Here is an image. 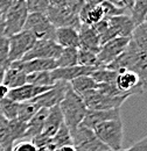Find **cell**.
<instances>
[{
  "label": "cell",
  "mask_w": 147,
  "mask_h": 151,
  "mask_svg": "<svg viewBox=\"0 0 147 151\" xmlns=\"http://www.w3.org/2000/svg\"><path fill=\"white\" fill-rule=\"evenodd\" d=\"M105 68L117 72L132 71L137 73L143 91H147V54L141 51L132 40L127 48Z\"/></svg>",
  "instance_id": "obj_1"
},
{
  "label": "cell",
  "mask_w": 147,
  "mask_h": 151,
  "mask_svg": "<svg viewBox=\"0 0 147 151\" xmlns=\"http://www.w3.org/2000/svg\"><path fill=\"white\" fill-rule=\"evenodd\" d=\"M58 107L63 116V122L69 128V130H74L75 128H77L82 123L88 112L83 99L78 94H76L71 90V87H69L65 92V95Z\"/></svg>",
  "instance_id": "obj_2"
},
{
  "label": "cell",
  "mask_w": 147,
  "mask_h": 151,
  "mask_svg": "<svg viewBox=\"0 0 147 151\" xmlns=\"http://www.w3.org/2000/svg\"><path fill=\"white\" fill-rule=\"evenodd\" d=\"M93 132L99 138V141L109 148V150H123L124 126L122 119L103 122L93 129Z\"/></svg>",
  "instance_id": "obj_3"
},
{
  "label": "cell",
  "mask_w": 147,
  "mask_h": 151,
  "mask_svg": "<svg viewBox=\"0 0 147 151\" xmlns=\"http://www.w3.org/2000/svg\"><path fill=\"white\" fill-rule=\"evenodd\" d=\"M28 14L29 12L27 8L26 0H18L17 4L13 5L5 14L4 36L11 37L20 32H22Z\"/></svg>",
  "instance_id": "obj_4"
},
{
  "label": "cell",
  "mask_w": 147,
  "mask_h": 151,
  "mask_svg": "<svg viewBox=\"0 0 147 151\" xmlns=\"http://www.w3.org/2000/svg\"><path fill=\"white\" fill-rule=\"evenodd\" d=\"M130 95L122 96H108L100 94L97 90H91L82 95L83 102L89 111H110L120 109V106L125 102Z\"/></svg>",
  "instance_id": "obj_5"
},
{
  "label": "cell",
  "mask_w": 147,
  "mask_h": 151,
  "mask_svg": "<svg viewBox=\"0 0 147 151\" xmlns=\"http://www.w3.org/2000/svg\"><path fill=\"white\" fill-rule=\"evenodd\" d=\"M73 147L76 151H106L109 148L103 144L96 136L93 130L79 124L74 130H70Z\"/></svg>",
  "instance_id": "obj_6"
},
{
  "label": "cell",
  "mask_w": 147,
  "mask_h": 151,
  "mask_svg": "<svg viewBox=\"0 0 147 151\" xmlns=\"http://www.w3.org/2000/svg\"><path fill=\"white\" fill-rule=\"evenodd\" d=\"M23 30L29 32L36 41L40 40L55 41L56 28L50 23L46 14L29 13L26 20V23L23 26Z\"/></svg>",
  "instance_id": "obj_7"
},
{
  "label": "cell",
  "mask_w": 147,
  "mask_h": 151,
  "mask_svg": "<svg viewBox=\"0 0 147 151\" xmlns=\"http://www.w3.org/2000/svg\"><path fill=\"white\" fill-rule=\"evenodd\" d=\"M8 38V58L9 62L22 60L23 56L33 48L36 40L26 30H22L18 34Z\"/></svg>",
  "instance_id": "obj_8"
},
{
  "label": "cell",
  "mask_w": 147,
  "mask_h": 151,
  "mask_svg": "<svg viewBox=\"0 0 147 151\" xmlns=\"http://www.w3.org/2000/svg\"><path fill=\"white\" fill-rule=\"evenodd\" d=\"M131 38L116 37L100 45L99 51L97 52L98 68H105L112 60H114L129 45Z\"/></svg>",
  "instance_id": "obj_9"
},
{
  "label": "cell",
  "mask_w": 147,
  "mask_h": 151,
  "mask_svg": "<svg viewBox=\"0 0 147 151\" xmlns=\"http://www.w3.org/2000/svg\"><path fill=\"white\" fill-rule=\"evenodd\" d=\"M46 17L50 21V23L55 28H62V27H73L78 30L81 22L78 19V14L74 13L73 11L64 6V7H54L49 6Z\"/></svg>",
  "instance_id": "obj_10"
},
{
  "label": "cell",
  "mask_w": 147,
  "mask_h": 151,
  "mask_svg": "<svg viewBox=\"0 0 147 151\" xmlns=\"http://www.w3.org/2000/svg\"><path fill=\"white\" fill-rule=\"evenodd\" d=\"M69 87H70V84L67 81H56L50 90L40 94L32 101H34L40 108L49 109L61 104V101L63 100L65 92L68 91Z\"/></svg>",
  "instance_id": "obj_11"
},
{
  "label": "cell",
  "mask_w": 147,
  "mask_h": 151,
  "mask_svg": "<svg viewBox=\"0 0 147 151\" xmlns=\"http://www.w3.org/2000/svg\"><path fill=\"white\" fill-rule=\"evenodd\" d=\"M62 48L52 40H40L36 41L33 48L23 56L22 60H31V59H56L60 56Z\"/></svg>",
  "instance_id": "obj_12"
},
{
  "label": "cell",
  "mask_w": 147,
  "mask_h": 151,
  "mask_svg": "<svg viewBox=\"0 0 147 151\" xmlns=\"http://www.w3.org/2000/svg\"><path fill=\"white\" fill-rule=\"evenodd\" d=\"M116 86L124 94H140L143 93V87L139 81V77L132 71H122L118 72L116 79Z\"/></svg>",
  "instance_id": "obj_13"
},
{
  "label": "cell",
  "mask_w": 147,
  "mask_h": 151,
  "mask_svg": "<svg viewBox=\"0 0 147 151\" xmlns=\"http://www.w3.org/2000/svg\"><path fill=\"white\" fill-rule=\"evenodd\" d=\"M98 68L96 66H81L75 65L70 68H56L52 71V77L54 81H67L70 83L71 80L82 77V76H90Z\"/></svg>",
  "instance_id": "obj_14"
},
{
  "label": "cell",
  "mask_w": 147,
  "mask_h": 151,
  "mask_svg": "<svg viewBox=\"0 0 147 151\" xmlns=\"http://www.w3.org/2000/svg\"><path fill=\"white\" fill-rule=\"evenodd\" d=\"M53 86H35V85H31V84H25L23 86H20L18 88L9 90L7 98L12 99L15 102L31 101L40 94L44 93L46 91L50 90Z\"/></svg>",
  "instance_id": "obj_15"
},
{
  "label": "cell",
  "mask_w": 147,
  "mask_h": 151,
  "mask_svg": "<svg viewBox=\"0 0 147 151\" xmlns=\"http://www.w3.org/2000/svg\"><path fill=\"white\" fill-rule=\"evenodd\" d=\"M120 119V109H110V111H89L85 114L82 126L93 130L98 124L111 121V120H118Z\"/></svg>",
  "instance_id": "obj_16"
},
{
  "label": "cell",
  "mask_w": 147,
  "mask_h": 151,
  "mask_svg": "<svg viewBox=\"0 0 147 151\" xmlns=\"http://www.w3.org/2000/svg\"><path fill=\"white\" fill-rule=\"evenodd\" d=\"M26 76L27 73L22 69V63L21 60L17 62H11L8 69L6 70L2 84L8 87L9 90L12 88H18L20 86H23L26 84Z\"/></svg>",
  "instance_id": "obj_17"
},
{
  "label": "cell",
  "mask_w": 147,
  "mask_h": 151,
  "mask_svg": "<svg viewBox=\"0 0 147 151\" xmlns=\"http://www.w3.org/2000/svg\"><path fill=\"white\" fill-rule=\"evenodd\" d=\"M78 38H79L78 49L91 51L95 54L99 51V48H100L99 38L91 26L81 23L78 28Z\"/></svg>",
  "instance_id": "obj_18"
},
{
  "label": "cell",
  "mask_w": 147,
  "mask_h": 151,
  "mask_svg": "<svg viewBox=\"0 0 147 151\" xmlns=\"http://www.w3.org/2000/svg\"><path fill=\"white\" fill-rule=\"evenodd\" d=\"M108 21H109L110 27L114 30L118 37H132L133 30L135 29V24L130 15L123 14V15L112 17V18H109Z\"/></svg>",
  "instance_id": "obj_19"
},
{
  "label": "cell",
  "mask_w": 147,
  "mask_h": 151,
  "mask_svg": "<svg viewBox=\"0 0 147 151\" xmlns=\"http://www.w3.org/2000/svg\"><path fill=\"white\" fill-rule=\"evenodd\" d=\"M55 42L61 48H78V30L73 27L56 28Z\"/></svg>",
  "instance_id": "obj_20"
},
{
  "label": "cell",
  "mask_w": 147,
  "mask_h": 151,
  "mask_svg": "<svg viewBox=\"0 0 147 151\" xmlns=\"http://www.w3.org/2000/svg\"><path fill=\"white\" fill-rule=\"evenodd\" d=\"M62 123H63V116H62V113L60 111V107L58 106L52 107L48 111L46 121H44V126H43V129H42L41 134L52 138L56 134V132L58 130V128L61 127Z\"/></svg>",
  "instance_id": "obj_21"
},
{
  "label": "cell",
  "mask_w": 147,
  "mask_h": 151,
  "mask_svg": "<svg viewBox=\"0 0 147 151\" xmlns=\"http://www.w3.org/2000/svg\"><path fill=\"white\" fill-rule=\"evenodd\" d=\"M48 111L49 109H47V108H40L36 112V114L27 122V129H26V134H25L26 139L29 141L33 137H35L42 132Z\"/></svg>",
  "instance_id": "obj_22"
},
{
  "label": "cell",
  "mask_w": 147,
  "mask_h": 151,
  "mask_svg": "<svg viewBox=\"0 0 147 151\" xmlns=\"http://www.w3.org/2000/svg\"><path fill=\"white\" fill-rule=\"evenodd\" d=\"M78 19H79V22L83 24L93 26L104 19L103 8L100 5L99 6H90L88 4H84V6L82 7V9L78 14Z\"/></svg>",
  "instance_id": "obj_23"
},
{
  "label": "cell",
  "mask_w": 147,
  "mask_h": 151,
  "mask_svg": "<svg viewBox=\"0 0 147 151\" xmlns=\"http://www.w3.org/2000/svg\"><path fill=\"white\" fill-rule=\"evenodd\" d=\"M22 69L26 73L32 72H42V71H53L56 69L55 59H31V60H21Z\"/></svg>",
  "instance_id": "obj_24"
},
{
  "label": "cell",
  "mask_w": 147,
  "mask_h": 151,
  "mask_svg": "<svg viewBox=\"0 0 147 151\" xmlns=\"http://www.w3.org/2000/svg\"><path fill=\"white\" fill-rule=\"evenodd\" d=\"M70 87L76 94H78L79 96L91 91V90H96L97 88V83L92 79L90 76H82L78 77L76 79L71 80L70 83Z\"/></svg>",
  "instance_id": "obj_25"
},
{
  "label": "cell",
  "mask_w": 147,
  "mask_h": 151,
  "mask_svg": "<svg viewBox=\"0 0 147 151\" xmlns=\"http://www.w3.org/2000/svg\"><path fill=\"white\" fill-rule=\"evenodd\" d=\"M78 48H62L60 56L55 59L56 68H70L78 65Z\"/></svg>",
  "instance_id": "obj_26"
},
{
  "label": "cell",
  "mask_w": 147,
  "mask_h": 151,
  "mask_svg": "<svg viewBox=\"0 0 147 151\" xmlns=\"http://www.w3.org/2000/svg\"><path fill=\"white\" fill-rule=\"evenodd\" d=\"M91 27L93 28V30L96 32L97 36H98V38H99V43H100V45L105 44L106 42H109V41L113 40V38L118 37V36L116 35L114 30L110 27L108 19H103L102 21H99L98 23L93 24V26H91Z\"/></svg>",
  "instance_id": "obj_27"
},
{
  "label": "cell",
  "mask_w": 147,
  "mask_h": 151,
  "mask_svg": "<svg viewBox=\"0 0 147 151\" xmlns=\"http://www.w3.org/2000/svg\"><path fill=\"white\" fill-rule=\"evenodd\" d=\"M26 84H31L35 86H53L55 81L52 77V71H42V72L27 73Z\"/></svg>",
  "instance_id": "obj_28"
},
{
  "label": "cell",
  "mask_w": 147,
  "mask_h": 151,
  "mask_svg": "<svg viewBox=\"0 0 147 151\" xmlns=\"http://www.w3.org/2000/svg\"><path fill=\"white\" fill-rule=\"evenodd\" d=\"M26 129H27V123L19 121L18 119L8 121L7 124V132L9 138L12 139L13 143L25 139V134H26Z\"/></svg>",
  "instance_id": "obj_29"
},
{
  "label": "cell",
  "mask_w": 147,
  "mask_h": 151,
  "mask_svg": "<svg viewBox=\"0 0 147 151\" xmlns=\"http://www.w3.org/2000/svg\"><path fill=\"white\" fill-rule=\"evenodd\" d=\"M147 15V0H134L131 8V19L134 22L135 27L145 22Z\"/></svg>",
  "instance_id": "obj_30"
},
{
  "label": "cell",
  "mask_w": 147,
  "mask_h": 151,
  "mask_svg": "<svg viewBox=\"0 0 147 151\" xmlns=\"http://www.w3.org/2000/svg\"><path fill=\"white\" fill-rule=\"evenodd\" d=\"M40 109V107L37 106L34 101H25V102H19L18 108V119L19 121L27 123Z\"/></svg>",
  "instance_id": "obj_31"
},
{
  "label": "cell",
  "mask_w": 147,
  "mask_h": 151,
  "mask_svg": "<svg viewBox=\"0 0 147 151\" xmlns=\"http://www.w3.org/2000/svg\"><path fill=\"white\" fill-rule=\"evenodd\" d=\"M52 143L56 147V149H60L62 147L65 145H73V141H71V135L69 128L64 124V122L61 124V127L58 128V130L56 134L52 137Z\"/></svg>",
  "instance_id": "obj_32"
},
{
  "label": "cell",
  "mask_w": 147,
  "mask_h": 151,
  "mask_svg": "<svg viewBox=\"0 0 147 151\" xmlns=\"http://www.w3.org/2000/svg\"><path fill=\"white\" fill-rule=\"evenodd\" d=\"M19 102L13 101L9 98H5L0 101V115H2L6 120L12 121L15 120L18 116Z\"/></svg>",
  "instance_id": "obj_33"
},
{
  "label": "cell",
  "mask_w": 147,
  "mask_h": 151,
  "mask_svg": "<svg viewBox=\"0 0 147 151\" xmlns=\"http://www.w3.org/2000/svg\"><path fill=\"white\" fill-rule=\"evenodd\" d=\"M131 40L141 51L147 54V22H144L135 27Z\"/></svg>",
  "instance_id": "obj_34"
},
{
  "label": "cell",
  "mask_w": 147,
  "mask_h": 151,
  "mask_svg": "<svg viewBox=\"0 0 147 151\" xmlns=\"http://www.w3.org/2000/svg\"><path fill=\"white\" fill-rule=\"evenodd\" d=\"M117 76H118L117 71L109 70L106 68H98L90 75V77L97 84H108V83H114Z\"/></svg>",
  "instance_id": "obj_35"
},
{
  "label": "cell",
  "mask_w": 147,
  "mask_h": 151,
  "mask_svg": "<svg viewBox=\"0 0 147 151\" xmlns=\"http://www.w3.org/2000/svg\"><path fill=\"white\" fill-rule=\"evenodd\" d=\"M11 62L8 58V38L0 37V84H2L4 75L8 69Z\"/></svg>",
  "instance_id": "obj_36"
},
{
  "label": "cell",
  "mask_w": 147,
  "mask_h": 151,
  "mask_svg": "<svg viewBox=\"0 0 147 151\" xmlns=\"http://www.w3.org/2000/svg\"><path fill=\"white\" fill-rule=\"evenodd\" d=\"M77 64L81 65V66H96V68H98L97 54L91 52V51H87V50L78 49Z\"/></svg>",
  "instance_id": "obj_37"
},
{
  "label": "cell",
  "mask_w": 147,
  "mask_h": 151,
  "mask_svg": "<svg viewBox=\"0 0 147 151\" xmlns=\"http://www.w3.org/2000/svg\"><path fill=\"white\" fill-rule=\"evenodd\" d=\"M102 8L104 12V19H109L112 17H117V15H123L126 13V8L124 7H118L117 5L112 4L109 0H105L102 2Z\"/></svg>",
  "instance_id": "obj_38"
},
{
  "label": "cell",
  "mask_w": 147,
  "mask_h": 151,
  "mask_svg": "<svg viewBox=\"0 0 147 151\" xmlns=\"http://www.w3.org/2000/svg\"><path fill=\"white\" fill-rule=\"evenodd\" d=\"M26 4L29 13L46 14L50 5V0H26Z\"/></svg>",
  "instance_id": "obj_39"
},
{
  "label": "cell",
  "mask_w": 147,
  "mask_h": 151,
  "mask_svg": "<svg viewBox=\"0 0 147 151\" xmlns=\"http://www.w3.org/2000/svg\"><path fill=\"white\" fill-rule=\"evenodd\" d=\"M100 94L108 95V96H122V95H129L122 93L118 87L116 86V83H108V84H98L96 88ZM131 96V95H130Z\"/></svg>",
  "instance_id": "obj_40"
},
{
  "label": "cell",
  "mask_w": 147,
  "mask_h": 151,
  "mask_svg": "<svg viewBox=\"0 0 147 151\" xmlns=\"http://www.w3.org/2000/svg\"><path fill=\"white\" fill-rule=\"evenodd\" d=\"M12 151H37V148L28 139H21L13 144Z\"/></svg>",
  "instance_id": "obj_41"
},
{
  "label": "cell",
  "mask_w": 147,
  "mask_h": 151,
  "mask_svg": "<svg viewBox=\"0 0 147 151\" xmlns=\"http://www.w3.org/2000/svg\"><path fill=\"white\" fill-rule=\"evenodd\" d=\"M122 151H147V136L135 142L134 144H132L130 148Z\"/></svg>",
  "instance_id": "obj_42"
},
{
  "label": "cell",
  "mask_w": 147,
  "mask_h": 151,
  "mask_svg": "<svg viewBox=\"0 0 147 151\" xmlns=\"http://www.w3.org/2000/svg\"><path fill=\"white\" fill-rule=\"evenodd\" d=\"M17 1H18V0H0V11H1L4 14H6L7 11H8L13 5L17 4Z\"/></svg>",
  "instance_id": "obj_43"
},
{
  "label": "cell",
  "mask_w": 147,
  "mask_h": 151,
  "mask_svg": "<svg viewBox=\"0 0 147 151\" xmlns=\"http://www.w3.org/2000/svg\"><path fill=\"white\" fill-rule=\"evenodd\" d=\"M8 92H9V88L6 87L4 84H0V101L7 96Z\"/></svg>",
  "instance_id": "obj_44"
},
{
  "label": "cell",
  "mask_w": 147,
  "mask_h": 151,
  "mask_svg": "<svg viewBox=\"0 0 147 151\" xmlns=\"http://www.w3.org/2000/svg\"><path fill=\"white\" fill-rule=\"evenodd\" d=\"M54 7H64L67 6V0H50V5Z\"/></svg>",
  "instance_id": "obj_45"
},
{
  "label": "cell",
  "mask_w": 147,
  "mask_h": 151,
  "mask_svg": "<svg viewBox=\"0 0 147 151\" xmlns=\"http://www.w3.org/2000/svg\"><path fill=\"white\" fill-rule=\"evenodd\" d=\"M4 28H5V14L0 11V37L4 36Z\"/></svg>",
  "instance_id": "obj_46"
},
{
  "label": "cell",
  "mask_w": 147,
  "mask_h": 151,
  "mask_svg": "<svg viewBox=\"0 0 147 151\" xmlns=\"http://www.w3.org/2000/svg\"><path fill=\"white\" fill-rule=\"evenodd\" d=\"M105 0H85V4L90 5V6H99L102 5V2Z\"/></svg>",
  "instance_id": "obj_47"
},
{
  "label": "cell",
  "mask_w": 147,
  "mask_h": 151,
  "mask_svg": "<svg viewBox=\"0 0 147 151\" xmlns=\"http://www.w3.org/2000/svg\"><path fill=\"white\" fill-rule=\"evenodd\" d=\"M56 151H76V149L74 148L73 145H65V147H62V148L57 149Z\"/></svg>",
  "instance_id": "obj_48"
},
{
  "label": "cell",
  "mask_w": 147,
  "mask_h": 151,
  "mask_svg": "<svg viewBox=\"0 0 147 151\" xmlns=\"http://www.w3.org/2000/svg\"><path fill=\"white\" fill-rule=\"evenodd\" d=\"M5 149H6V147L0 142V151H5Z\"/></svg>",
  "instance_id": "obj_49"
},
{
  "label": "cell",
  "mask_w": 147,
  "mask_h": 151,
  "mask_svg": "<svg viewBox=\"0 0 147 151\" xmlns=\"http://www.w3.org/2000/svg\"><path fill=\"white\" fill-rule=\"evenodd\" d=\"M12 147H13V145H9V147H7V148L5 149V151H12Z\"/></svg>",
  "instance_id": "obj_50"
},
{
  "label": "cell",
  "mask_w": 147,
  "mask_h": 151,
  "mask_svg": "<svg viewBox=\"0 0 147 151\" xmlns=\"http://www.w3.org/2000/svg\"><path fill=\"white\" fill-rule=\"evenodd\" d=\"M145 22H147V15H146V18H145Z\"/></svg>",
  "instance_id": "obj_51"
},
{
  "label": "cell",
  "mask_w": 147,
  "mask_h": 151,
  "mask_svg": "<svg viewBox=\"0 0 147 151\" xmlns=\"http://www.w3.org/2000/svg\"><path fill=\"white\" fill-rule=\"evenodd\" d=\"M106 151H112V150H106ZM120 151H122V150H120Z\"/></svg>",
  "instance_id": "obj_52"
}]
</instances>
